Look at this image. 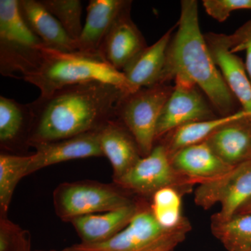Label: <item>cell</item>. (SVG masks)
Listing matches in <instances>:
<instances>
[{"label": "cell", "mask_w": 251, "mask_h": 251, "mask_svg": "<svg viewBox=\"0 0 251 251\" xmlns=\"http://www.w3.org/2000/svg\"><path fill=\"white\" fill-rule=\"evenodd\" d=\"M126 94L111 84L90 82L39 97L30 103L34 122L29 145L99 130L117 119L119 103Z\"/></svg>", "instance_id": "6da1fadb"}, {"label": "cell", "mask_w": 251, "mask_h": 251, "mask_svg": "<svg viewBox=\"0 0 251 251\" xmlns=\"http://www.w3.org/2000/svg\"><path fill=\"white\" fill-rule=\"evenodd\" d=\"M177 30L167 50L159 84L181 77L197 86L222 116L234 112L237 99L226 85L200 27L196 0L181 1Z\"/></svg>", "instance_id": "7a4b0ae2"}, {"label": "cell", "mask_w": 251, "mask_h": 251, "mask_svg": "<svg viewBox=\"0 0 251 251\" xmlns=\"http://www.w3.org/2000/svg\"><path fill=\"white\" fill-rule=\"evenodd\" d=\"M23 79L36 86L42 97L67 86L90 82L111 84L127 94L137 91L123 73L110 67L100 55L60 52L46 46L40 65Z\"/></svg>", "instance_id": "3957f363"}, {"label": "cell", "mask_w": 251, "mask_h": 251, "mask_svg": "<svg viewBox=\"0 0 251 251\" xmlns=\"http://www.w3.org/2000/svg\"><path fill=\"white\" fill-rule=\"evenodd\" d=\"M192 226L184 217L167 228L158 224L151 208L140 206L126 227L105 242L75 244L62 251H174L184 242Z\"/></svg>", "instance_id": "277c9868"}, {"label": "cell", "mask_w": 251, "mask_h": 251, "mask_svg": "<svg viewBox=\"0 0 251 251\" xmlns=\"http://www.w3.org/2000/svg\"><path fill=\"white\" fill-rule=\"evenodd\" d=\"M44 43L29 29L19 0H0V73L5 77L27 76L40 65Z\"/></svg>", "instance_id": "5b68a950"}, {"label": "cell", "mask_w": 251, "mask_h": 251, "mask_svg": "<svg viewBox=\"0 0 251 251\" xmlns=\"http://www.w3.org/2000/svg\"><path fill=\"white\" fill-rule=\"evenodd\" d=\"M173 87L160 84L126 94L117 108V119L129 130L142 157L154 148L157 124Z\"/></svg>", "instance_id": "8992f818"}, {"label": "cell", "mask_w": 251, "mask_h": 251, "mask_svg": "<svg viewBox=\"0 0 251 251\" xmlns=\"http://www.w3.org/2000/svg\"><path fill=\"white\" fill-rule=\"evenodd\" d=\"M56 214L70 222L80 216L106 212L133 203L110 185L95 181H76L59 185L53 193Z\"/></svg>", "instance_id": "52a82bcc"}, {"label": "cell", "mask_w": 251, "mask_h": 251, "mask_svg": "<svg viewBox=\"0 0 251 251\" xmlns=\"http://www.w3.org/2000/svg\"><path fill=\"white\" fill-rule=\"evenodd\" d=\"M115 183L120 187L146 196H152L156 191L167 187L176 188L184 194L191 192L196 185L175 169L163 143L155 145L148 156L142 157Z\"/></svg>", "instance_id": "ba28073f"}, {"label": "cell", "mask_w": 251, "mask_h": 251, "mask_svg": "<svg viewBox=\"0 0 251 251\" xmlns=\"http://www.w3.org/2000/svg\"><path fill=\"white\" fill-rule=\"evenodd\" d=\"M251 199V160L230 171L199 184L194 191V202L204 210L219 204L221 209L211 220L227 221Z\"/></svg>", "instance_id": "9c48e42d"}, {"label": "cell", "mask_w": 251, "mask_h": 251, "mask_svg": "<svg viewBox=\"0 0 251 251\" xmlns=\"http://www.w3.org/2000/svg\"><path fill=\"white\" fill-rule=\"evenodd\" d=\"M174 80L171 96L158 119L156 140L182 126L217 117L197 86L181 77Z\"/></svg>", "instance_id": "30bf717a"}, {"label": "cell", "mask_w": 251, "mask_h": 251, "mask_svg": "<svg viewBox=\"0 0 251 251\" xmlns=\"http://www.w3.org/2000/svg\"><path fill=\"white\" fill-rule=\"evenodd\" d=\"M206 44L225 82L242 110L251 117V82L240 57L231 51L234 47L232 35L208 33Z\"/></svg>", "instance_id": "8fae6325"}, {"label": "cell", "mask_w": 251, "mask_h": 251, "mask_svg": "<svg viewBox=\"0 0 251 251\" xmlns=\"http://www.w3.org/2000/svg\"><path fill=\"white\" fill-rule=\"evenodd\" d=\"M131 3L130 1L115 20L99 50L101 58L121 72L148 47L143 34L130 17Z\"/></svg>", "instance_id": "7c38bea8"}, {"label": "cell", "mask_w": 251, "mask_h": 251, "mask_svg": "<svg viewBox=\"0 0 251 251\" xmlns=\"http://www.w3.org/2000/svg\"><path fill=\"white\" fill-rule=\"evenodd\" d=\"M36 149L27 175L39 170L72 160L103 156L99 130L88 132L57 141L31 143Z\"/></svg>", "instance_id": "4fadbf2b"}, {"label": "cell", "mask_w": 251, "mask_h": 251, "mask_svg": "<svg viewBox=\"0 0 251 251\" xmlns=\"http://www.w3.org/2000/svg\"><path fill=\"white\" fill-rule=\"evenodd\" d=\"M171 159L179 174L196 184L219 178L234 168L223 161L206 140L178 150Z\"/></svg>", "instance_id": "5bb4252c"}, {"label": "cell", "mask_w": 251, "mask_h": 251, "mask_svg": "<svg viewBox=\"0 0 251 251\" xmlns=\"http://www.w3.org/2000/svg\"><path fill=\"white\" fill-rule=\"evenodd\" d=\"M99 135L103 156L110 162L116 182L142 158L139 148L129 130L118 119L107 122L99 130Z\"/></svg>", "instance_id": "9a60e30c"}, {"label": "cell", "mask_w": 251, "mask_h": 251, "mask_svg": "<svg viewBox=\"0 0 251 251\" xmlns=\"http://www.w3.org/2000/svg\"><path fill=\"white\" fill-rule=\"evenodd\" d=\"M130 1L91 0L87 8V17L77 41V51L99 54L100 46L115 20Z\"/></svg>", "instance_id": "2e32d148"}, {"label": "cell", "mask_w": 251, "mask_h": 251, "mask_svg": "<svg viewBox=\"0 0 251 251\" xmlns=\"http://www.w3.org/2000/svg\"><path fill=\"white\" fill-rule=\"evenodd\" d=\"M19 9L28 27L46 47L64 52L77 51V43L68 35L57 18L41 1L19 0Z\"/></svg>", "instance_id": "e0dca14e"}, {"label": "cell", "mask_w": 251, "mask_h": 251, "mask_svg": "<svg viewBox=\"0 0 251 251\" xmlns=\"http://www.w3.org/2000/svg\"><path fill=\"white\" fill-rule=\"evenodd\" d=\"M226 163L235 167L251 160V117L249 115L229 122L205 140Z\"/></svg>", "instance_id": "ac0fdd59"}, {"label": "cell", "mask_w": 251, "mask_h": 251, "mask_svg": "<svg viewBox=\"0 0 251 251\" xmlns=\"http://www.w3.org/2000/svg\"><path fill=\"white\" fill-rule=\"evenodd\" d=\"M139 205L132 203L115 210L75 218L70 221L83 244L105 242L126 227Z\"/></svg>", "instance_id": "d6986e66"}, {"label": "cell", "mask_w": 251, "mask_h": 251, "mask_svg": "<svg viewBox=\"0 0 251 251\" xmlns=\"http://www.w3.org/2000/svg\"><path fill=\"white\" fill-rule=\"evenodd\" d=\"M175 27L167 31L153 45L145 48L122 70L126 78L135 90L159 84Z\"/></svg>", "instance_id": "ffe728a7"}, {"label": "cell", "mask_w": 251, "mask_h": 251, "mask_svg": "<svg viewBox=\"0 0 251 251\" xmlns=\"http://www.w3.org/2000/svg\"><path fill=\"white\" fill-rule=\"evenodd\" d=\"M34 114L30 103L0 97V143L11 148L25 144L29 146Z\"/></svg>", "instance_id": "44dd1931"}, {"label": "cell", "mask_w": 251, "mask_h": 251, "mask_svg": "<svg viewBox=\"0 0 251 251\" xmlns=\"http://www.w3.org/2000/svg\"><path fill=\"white\" fill-rule=\"evenodd\" d=\"M246 115L249 114L241 110L226 116L188 124L165 136L163 144L171 157L181 149L204 141L221 127Z\"/></svg>", "instance_id": "7402d4cb"}, {"label": "cell", "mask_w": 251, "mask_h": 251, "mask_svg": "<svg viewBox=\"0 0 251 251\" xmlns=\"http://www.w3.org/2000/svg\"><path fill=\"white\" fill-rule=\"evenodd\" d=\"M211 230L228 251L251 249V214H236L224 221L211 220Z\"/></svg>", "instance_id": "603a6c76"}, {"label": "cell", "mask_w": 251, "mask_h": 251, "mask_svg": "<svg viewBox=\"0 0 251 251\" xmlns=\"http://www.w3.org/2000/svg\"><path fill=\"white\" fill-rule=\"evenodd\" d=\"M32 155H0V210L1 216L7 213L15 189L22 178L27 176Z\"/></svg>", "instance_id": "cb8c5ba5"}, {"label": "cell", "mask_w": 251, "mask_h": 251, "mask_svg": "<svg viewBox=\"0 0 251 251\" xmlns=\"http://www.w3.org/2000/svg\"><path fill=\"white\" fill-rule=\"evenodd\" d=\"M182 193L175 188H162L153 195L150 206L158 224L167 228L177 226L184 216L182 209Z\"/></svg>", "instance_id": "d4e9b609"}, {"label": "cell", "mask_w": 251, "mask_h": 251, "mask_svg": "<svg viewBox=\"0 0 251 251\" xmlns=\"http://www.w3.org/2000/svg\"><path fill=\"white\" fill-rule=\"evenodd\" d=\"M41 2L77 43L83 27L81 23L82 2L79 0H43Z\"/></svg>", "instance_id": "484cf974"}, {"label": "cell", "mask_w": 251, "mask_h": 251, "mask_svg": "<svg viewBox=\"0 0 251 251\" xmlns=\"http://www.w3.org/2000/svg\"><path fill=\"white\" fill-rule=\"evenodd\" d=\"M202 4L208 15L220 23L234 11L251 9V0H204Z\"/></svg>", "instance_id": "4316f807"}, {"label": "cell", "mask_w": 251, "mask_h": 251, "mask_svg": "<svg viewBox=\"0 0 251 251\" xmlns=\"http://www.w3.org/2000/svg\"><path fill=\"white\" fill-rule=\"evenodd\" d=\"M232 36L234 42V48L231 49L232 52L247 50L245 67L251 82V20L236 31Z\"/></svg>", "instance_id": "83f0119b"}, {"label": "cell", "mask_w": 251, "mask_h": 251, "mask_svg": "<svg viewBox=\"0 0 251 251\" xmlns=\"http://www.w3.org/2000/svg\"><path fill=\"white\" fill-rule=\"evenodd\" d=\"M23 229L5 216L0 221V251H10Z\"/></svg>", "instance_id": "f1b7e54d"}, {"label": "cell", "mask_w": 251, "mask_h": 251, "mask_svg": "<svg viewBox=\"0 0 251 251\" xmlns=\"http://www.w3.org/2000/svg\"><path fill=\"white\" fill-rule=\"evenodd\" d=\"M10 251H34L31 250V236L29 232L23 230Z\"/></svg>", "instance_id": "f546056e"}, {"label": "cell", "mask_w": 251, "mask_h": 251, "mask_svg": "<svg viewBox=\"0 0 251 251\" xmlns=\"http://www.w3.org/2000/svg\"><path fill=\"white\" fill-rule=\"evenodd\" d=\"M251 214V199L249 200L238 210L236 214ZM235 214V215H236Z\"/></svg>", "instance_id": "4dcf8cb0"}, {"label": "cell", "mask_w": 251, "mask_h": 251, "mask_svg": "<svg viewBox=\"0 0 251 251\" xmlns=\"http://www.w3.org/2000/svg\"><path fill=\"white\" fill-rule=\"evenodd\" d=\"M57 251L55 250H50V251Z\"/></svg>", "instance_id": "1f68e13d"}, {"label": "cell", "mask_w": 251, "mask_h": 251, "mask_svg": "<svg viewBox=\"0 0 251 251\" xmlns=\"http://www.w3.org/2000/svg\"><path fill=\"white\" fill-rule=\"evenodd\" d=\"M246 251H251V249H249V250Z\"/></svg>", "instance_id": "d6a6232c"}]
</instances>
